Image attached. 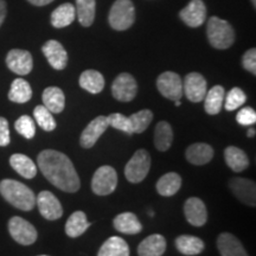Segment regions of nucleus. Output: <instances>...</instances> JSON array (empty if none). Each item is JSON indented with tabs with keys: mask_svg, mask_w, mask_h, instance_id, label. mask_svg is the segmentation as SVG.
<instances>
[{
	"mask_svg": "<svg viewBox=\"0 0 256 256\" xmlns=\"http://www.w3.org/2000/svg\"><path fill=\"white\" fill-rule=\"evenodd\" d=\"M80 86L81 88L90 92V94H98L104 88V78L101 72L96 70H86L80 76Z\"/></svg>",
	"mask_w": 256,
	"mask_h": 256,
	"instance_id": "26",
	"label": "nucleus"
},
{
	"mask_svg": "<svg viewBox=\"0 0 256 256\" xmlns=\"http://www.w3.org/2000/svg\"><path fill=\"white\" fill-rule=\"evenodd\" d=\"M230 190L238 198L242 203L249 206H256V186L255 183L250 179L246 178H232L229 182Z\"/></svg>",
	"mask_w": 256,
	"mask_h": 256,
	"instance_id": "13",
	"label": "nucleus"
},
{
	"mask_svg": "<svg viewBox=\"0 0 256 256\" xmlns=\"http://www.w3.org/2000/svg\"><path fill=\"white\" fill-rule=\"evenodd\" d=\"M174 142V130L166 121H160L154 130V145L156 150L165 152L171 147Z\"/></svg>",
	"mask_w": 256,
	"mask_h": 256,
	"instance_id": "32",
	"label": "nucleus"
},
{
	"mask_svg": "<svg viewBox=\"0 0 256 256\" xmlns=\"http://www.w3.org/2000/svg\"><path fill=\"white\" fill-rule=\"evenodd\" d=\"M32 98V89L30 83L23 78H16L8 92L10 101L16 104H25Z\"/></svg>",
	"mask_w": 256,
	"mask_h": 256,
	"instance_id": "31",
	"label": "nucleus"
},
{
	"mask_svg": "<svg viewBox=\"0 0 256 256\" xmlns=\"http://www.w3.org/2000/svg\"><path fill=\"white\" fill-rule=\"evenodd\" d=\"M186 159L194 165H206L212 159L214 150L209 144L197 142L188 147L185 152Z\"/></svg>",
	"mask_w": 256,
	"mask_h": 256,
	"instance_id": "20",
	"label": "nucleus"
},
{
	"mask_svg": "<svg viewBox=\"0 0 256 256\" xmlns=\"http://www.w3.org/2000/svg\"><path fill=\"white\" fill-rule=\"evenodd\" d=\"M176 247L182 254L194 256L200 254L204 250V242L196 236L182 235L176 238Z\"/></svg>",
	"mask_w": 256,
	"mask_h": 256,
	"instance_id": "30",
	"label": "nucleus"
},
{
	"mask_svg": "<svg viewBox=\"0 0 256 256\" xmlns=\"http://www.w3.org/2000/svg\"><path fill=\"white\" fill-rule=\"evenodd\" d=\"M14 128L20 136L26 138V139H32L36 134V124H34L32 118L28 116V115H23V116L19 118L16 121Z\"/></svg>",
	"mask_w": 256,
	"mask_h": 256,
	"instance_id": "38",
	"label": "nucleus"
},
{
	"mask_svg": "<svg viewBox=\"0 0 256 256\" xmlns=\"http://www.w3.org/2000/svg\"><path fill=\"white\" fill-rule=\"evenodd\" d=\"M6 64L11 72L17 75L24 76L31 72L34 60H32V56L28 51L14 49L6 56Z\"/></svg>",
	"mask_w": 256,
	"mask_h": 256,
	"instance_id": "14",
	"label": "nucleus"
},
{
	"mask_svg": "<svg viewBox=\"0 0 256 256\" xmlns=\"http://www.w3.org/2000/svg\"><path fill=\"white\" fill-rule=\"evenodd\" d=\"M224 98H226L224 108L229 112L235 110H238V108L242 107V104H244L246 100H247V96H246L242 89H240L238 87L232 88V90L228 92V95L224 96Z\"/></svg>",
	"mask_w": 256,
	"mask_h": 256,
	"instance_id": "37",
	"label": "nucleus"
},
{
	"mask_svg": "<svg viewBox=\"0 0 256 256\" xmlns=\"http://www.w3.org/2000/svg\"><path fill=\"white\" fill-rule=\"evenodd\" d=\"M242 63L246 70H248L249 72L252 74V75H256V50H248L247 52L243 55Z\"/></svg>",
	"mask_w": 256,
	"mask_h": 256,
	"instance_id": "41",
	"label": "nucleus"
},
{
	"mask_svg": "<svg viewBox=\"0 0 256 256\" xmlns=\"http://www.w3.org/2000/svg\"><path fill=\"white\" fill-rule=\"evenodd\" d=\"M40 256H48V255H40Z\"/></svg>",
	"mask_w": 256,
	"mask_h": 256,
	"instance_id": "48",
	"label": "nucleus"
},
{
	"mask_svg": "<svg viewBox=\"0 0 256 256\" xmlns=\"http://www.w3.org/2000/svg\"><path fill=\"white\" fill-rule=\"evenodd\" d=\"M75 10L80 24L83 26H90L94 23L96 10L95 0H76Z\"/></svg>",
	"mask_w": 256,
	"mask_h": 256,
	"instance_id": "34",
	"label": "nucleus"
},
{
	"mask_svg": "<svg viewBox=\"0 0 256 256\" xmlns=\"http://www.w3.org/2000/svg\"><path fill=\"white\" fill-rule=\"evenodd\" d=\"M236 121L241 126H252L256 122V112L252 107H244L236 115Z\"/></svg>",
	"mask_w": 256,
	"mask_h": 256,
	"instance_id": "40",
	"label": "nucleus"
},
{
	"mask_svg": "<svg viewBox=\"0 0 256 256\" xmlns=\"http://www.w3.org/2000/svg\"><path fill=\"white\" fill-rule=\"evenodd\" d=\"M98 256H130V247L124 238L112 236L102 244Z\"/></svg>",
	"mask_w": 256,
	"mask_h": 256,
	"instance_id": "28",
	"label": "nucleus"
},
{
	"mask_svg": "<svg viewBox=\"0 0 256 256\" xmlns=\"http://www.w3.org/2000/svg\"><path fill=\"white\" fill-rule=\"evenodd\" d=\"M76 18V10L75 6L66 2L58 6L55 11L51 14V24L54 28H62L66 26H69L72 24V22Z\"/></svg>",
	"mask_w": 256,
	"mask_h": 256,
	"instance_id": "24",
	"label": "nucleus"
},
{
	"mask_svg": "<svg viewBox=\"0 0 256 256\" xmlns=\"http://www.w3.org/2000/svg\"><path fill=\"white\" fill-rule=\"evenodd\" d=\"M151 168V156L146 150H138L124 168V176L130 183L142 182Z\"/></svg>",
	"mask_w": 256,
	"mask_h": 256,
	"instance_id": "5",
	"label": "nucleus"
},
{
	"mask_svg": "<svg viewBox=\"0 0 256 256\" xmlns=\"http://www.w3.org/2000/svg\"><path fill=\"white\" fill-rule=\"evenodd\" d=\"M40 215L48 220H56L62 217L63 208L52 192L42 191L36 198Z\"/></svg>",
	"mask_w": 256,
	"mask_h": 256,
	"instance_id": "10",
	"label": "nucleus"
},
{
	"mask_svg": "<svg viewBox=\"0 0 256 256\" xmlns=\"http://www.w3.org/2000/svg\"><path fill=\"white\" fill-rule=\"evenodd\" d=\"M110 26L116 31H124L136 20V8L130 0H116L110 12Z\"/></svg>",
	"mask_w": 256,
	"mask_h": 256,
	"instance_id": "4",
	"label": "nucleus"
},
{
	"mask_svg": "<svg viewBox=\"0 0 256 256\" xmlns=\"http://www.w3.org/2000/svg\"><path fill=\"white\" fill-rule=\"evenodd\" d=\"M118 185L116 171L112 166L104 165L95 171L92 179V192L98 196L113 194Z\"/></svg>",
	"mask_w": 256,
	"mask_h": 256,
	"instance_id": "6",
	"label": "nucleus"
},
{
	"mask_svg": "<svg viewBox=\"0 0 256 256\" xmlns=\"http://www.w3.org/2000/svg\"><path fill=\"white\" fill-rule=\"evenodd\" d=\"M114 228L118 232L127 234V235H136L142 230V223L133 212H122L114 218Z\"/></svg>",
	"mask_w": 256,
	"mask_h": 256,
	"instance_id": "22",
	"label": "nucleus"
},
{
	"mask_svg": "<svg viewBox=\"0 0 256 256\" xmlns=\"http://www.w3.org/2000/svg\"><path fill=\"white\" fill-rule=\"evenodd\" d=\"M42 51L54 69L63 70L68 64V54L60 42L48 40L42 48Z\"/></svg>",
	"mask_w": 256,
	"mask_h": 256,
	"instance_id": "15",
	"label": "nucleus"
},
{
	"mask_svg": "<svg viewBox=\"0 0 256 256\" xmlns=\"http://www.w3.org/2000/svg\"><path fill=\"white\" fill-rule=\"evenodd\" d=\"M138 92V84L136 78L130 74H120L114 80L112 86V94L116 100L121 102H130L136 98Z\"/></svg>",
	"mask_w": 256,
	"mask_h": 256,
	"instance_id": "9",
	"label": "nucleus"
},
{
	"mask_svg": "<svg viewBox=\"0 0 256 256\" xmlns=\"http://www.w3.org/2000/svg\"><path fill=\"white\" fill-rule=\"evenodd\" d=\"M180 18L188 26H200L206 18V5L202 0H191L180 11Z\"/></svg>",
	"mask_w": 256,
	"mask_h": 256,
	"instance_id": "16",
	"label": "nucleus"
},
{
	"mask_svg": "<svg viewBox=\"0 0 256 256\" xmlns=\"http://www.w3.org/2000/svg\"><path fill=\"white\" fill-rule=\"evenodd\" d=\"M2 196L17 209L30 211L36 206V196L26 185L14 179H4L0 182Z\"/></svg>",
	"mask_w": 256,
	"mask_h": 256,
	"instance_id": "2",
	"label": "nucleus"
},
{
	"mask_svg": "<svg viewBox=\"0 0 256 256\" xmlns=\"http://www.w3.org/2000/svg\"><path fill=\"white\" fill-rule=\"evenodd\" d=\"M52 2L54 0H28V2H31V4L34 6H44L50 4V2Z\"/></svg>",
	"mask_w": 256,
	"mask_h": 256,
	"instance_id": "44",
	"label": "nucleus"
},
{
	"mask_svg": "<svg viewBox=\"0 0 256 256\" xmlns=\"http://www.w3.org/2000/svg\"><path fill=\"white\" fill-rule=\"evenodd\" d=\"M252 5H256V0H252Z\"/></svg>",
	"mask_w": 256,
	"mask_h": 256,
	"instance_id": "47",
	"label": "nucleus"
},
{
	"mask_svg": "<svg viewBox=\"0 0 256 256\" xmlns=\"http://www.w3.org/2000/svg\"><path fill=\"white\" fill-rule=\"evenodd\" d=\"M43 106L46 107L52 114L62 113L66 106V98L62 89L58 87H48L43 92Z\"/></svg>",
	"mask_w": 256,
	"mask_h": 256,
	"instance_id": "21",
	"label": "nucleus"
},
{
	"mask_svg": "<svg viewBox=\"0 0 256 256\" xmlns=\"http://www.w3.org/2000/svg\"><path fill=\"white\" fill-rule=\"evenodd\" d=\"M184 214L188 222L194 226H203L206 223L208 214L204 202L197 197H191L185 202Z\"/></svg>",
	"mask_w": 256,
	"mask_h": 256,
	"instance_id": "17",
	"label": "nucleus"
},
{
	"mask_svg": "<svg viewBox=\"0 0 256 256\" xmlns=\"http://www.w3.org/2000/svg\"><path fill=\"white\" fill-rule=\"evenodd\" d=\"M217 248L222 256H248L242 243L229 232H223L218 236Z\"/></svg>",
	"mask_w": 256,
	"mask_h": 256,
	"instance_id": "18",
	"label": "nucleus"
},
{
	"mask_svg": "<svg viewBox=\"0 0 256 256\" xmlns=\"http://www.w3.org/2000/svg\"><path fill=\"white\" fill-rule=\"evenodd\" d=\"M89 226H90V223L88 222L86 214L83 211H75L66 220V232L69 238H75L83 235Z\"/></svg>",
	"mask_w": 256,
	"mask_h": 256,
	"instance_id": "25",
	"label": "nucleus"
},
{
	"mask_svg": "<svg viewBox=\"0 0 256 256\" xmlns=\"http://www.w3.org/2000/svg\"><path fill=\"white\" fill-rule=\"evenodd\" d=\"M182 186V177L176 172H168L156 182V191L164 197H171L177 194Z\"/></svg>",
	"mask_w": 256,
	"mask_h": 256,
	"instance_id": "27",
	"label": "nucleus"
},
{
	"mask_svg": "<svg viewBox=\"0 0 256 256\" xmlns=\"http://www.w3.org/2000/svg\"><path fill=\"white\" fill-rule=\"evenodd\" d=\"M130 121L132 124L133 133H142L153 120V113L148 110H142L130 115Z\"/></svg>",
	"mask_w": 256,
	"mask_h": 256,
	"instance_id": "36",
	"label": "nucleus"
},
{
	"mask_svg": "<svg viewBox=\"0 0 256 256\" xmlns=\"http://www.w3.org/2000/svg\"><path fill=\"white\" fill-rule=\"evenodd\" d=\"M6 17V2L5 0H0V26L4 23Z\"/></svg>",
	"mask_w": 256,
	"mask_h": 256,
	"instance_id": "43",
	"label": "nucleus"
},
{
	"mask_svg": "<svg viewBox=\"0 0 256 256\" xmlns=\"http://www.w3.org/2000/svg\"><path fill=\"white\" fill-rule=\"evenodd\" d=\"M108 127H110V124H108L107 116H104V115L96 116L81 133V138H80L81 146L83 148H92Z\"/></svg>",
	"mask_w": 256,
	"mask_h": 256,
	"instance_id": "11",
	"label": "nucleus"
},
{
	"mask_svg": "<svg viewBox=\"0 0 256 256\" xmlns=\"http://www.w3.org/2000/svg\"><path fill=\"white\" fill-rule=\"evenodd\" d=\"M10 164L12 168L20 174L22 177L26 179H32L37 174V166L28 156L22 154V153H16L10 158Z\"/></svg>",
	"mask_w": 256,
	"mask_h": 256,
	"instance_id": "23",
	"label": "nucleus"
},
{
	"mask_svg": "<svg viewBox=\"0 0 256 256\" xmlns=\"http://www.w3.org/2000/svg\"><path fill=\"white\" fill-rule=\"evenodd\" d=\"M156 87L160 94L168 100L178 101L183 96V80L176 72H162L156 80Z\"/></svg>",
	"mask_w": 256,
	"mask_h": 256,
	"instance_id": "8",
	"label": "nucleus"
},
{
	"mask_svg": "<svg viewBox=\"0 0 256 256\" xmlns=\"http://www.w3.org/2000/svg\"><path fill=\"white\" fill-rule=\"evenodd\" d=\"M11 138H10L8 121L5 118L0 116V146H8Z\"/></svg>",
	"mask_w": 256,
	"mask_h": 256,
	"instance_id": "42",
	"label": "nucleus"
},
{
	"mask_svg": "<svg viewBox=\"0 0 256 256\" xmlns=\"http://www.w3.org/2000/svg\"><path fill=\"white\" fill-rule=\"evenodd\" d=\"M38 168L54 186L64 192L78 191L80 178L72 160L64 153L55 150H46L37 158Z\"/></svg>",
	"mask_w": 256,
	"mask_h": 256,
	"instance_id": "1",
	"label": "nucleus"
},
{
	"mask_svg": "<svg viewBox=\"0 0 256 256\" xmlns=\"http://www.w3.org/2000/svg\"><path fill=\"white\" fill-rule=\"evenodd\" d=\"M8 232L10 235L16 242L23 246H30L36 242L37 230L22 217L14 216L8 220Z\"/></svg>",
	"mask_w": 256,
	"mask_h": 256,
	"instance_id": "7",
	"label": "nucleus"
},
{
	"mask_svg": "<svg viewBox=\"0 0 256 256\" xmlns=\"http://www.w3.org/2000/svg\"><path fill=\"white\" fill-rule=\"evenodd\" d=\"M183 94L191 102H200L206 94V81L200 74L190 72L183 81Z\"/></svg>",
	"mask_w": 256,
	"mask_h": 256,
	"instance_id": "12",
	"label": "nucleus"
},
{
	"mask_svg": "<svg viewBox=\"0 0 256 256\" xmlns=\"http://www.w3.org/2000/svg\"><path fill=\"white\" fill-rule=\"evenodd\" d=\"M166 250V240L162 235L154 234L142 240L138 247L139 256H162Z\"/></svg>",
	"mask_w": 256,
	"mask_h": 256,
	"instance_id": "19",
	"label": "nucleus"
},
{
	"mask_svg": "<svg viewBox=\"0 0 256 256\" xmlns=\"http://www.w3.org/2000/svg\"><path fill=\"white\" fill-rule=\"evenodd\" d=\"M206 34L211 46L220 50L228 49L235 40V34L232 25L218 17H211L209 19Z\"/></svg>",
	"mask_w": 256,
	"mask_h": 256,
	"instance_id": "3",
	"label": "nucleus"
},
{
	"mask_svg": "<svg viewBox=\"0 0 256 256\" xmlns=\"http://www.w3.org/2000/svg\"><path fill=\"white\" fill-rule=\"evenodd\" d=\"M176 102V106H177V107H179V106L182 104V102H180V100H178V101H174Z\"/></svg>",
	"mask_w": 256,
	"mask_h": 256,
	"instance_id": "46",
	"label": "nucleus"
},
{
	"mask_svg": "<svg viewBox=\"0 0 256 256\" xmlns=\"http://www.w3.org/2000/svg\"><path fill=\"white\" fill-rule=\"evenodd\" d=\"M248 136L249 138H252V136H255V128L254 127H250L248 130Z\"/></svg>",
	"mask_w": 256,
	"mask_h": 256,
	"instance_id": "45",
	"label": "nucleus"
},
{
	"mask_svg": "<svg viewBox=\"0 0 256 256\" xmlns=\"http://www.w3.org/2000/svg\"><path fill=\"white\" fill-rule=\"evenodd\" d=\"M34 116L36 119L38 126L42 130L51 132L56 128V121L54 119L52 113L44 106H37L34 110Z\"/></svg>",
	"mask_w": 256,
	"mask_h": 256,
	"instance_id": "35",
	"label": "nucleus"
},
{
	"mask_svg": "<svg viewBox=\"0 0 256 256\" xmlns=\"http://www.w3.org/2000/svg\"><path fill=\"white\" fill-rule=\"evenodd\" d=\"M107 121H108V124L115 128V130H122V132L128 134V136H132V134H134L130 118L124 116V114H120V113L110 114V116H107Z\"/></svg>",
	"mask_w": 256,
	"mask_h": 256,
	"instance_id": "39",
	"label": "nucleus"
},
{
	"mask_svg": "<svg viewBox=\"0 0 256 256\" xmlns=\"http://www.w3.org/2000/svg\"><path fill=\"white\" fill-rule=\"evenodd\" d=\"M224 158H226V162L229 168L235 172L244 171L249 166V159L247 154L238 147H226V151H224Z\"/></svg>",
	"mask_w": 256,
	"mask_h": 256,
	"instance_id": "29",
	"label": "nucleus"
},
{
	"mask_svg": "<svg viewBox=\"0 0 256 256\" xmlns=\"http://www.w3.org/2000/svg\"><path fill=\"white\" fill-rule=\"evenodd\" d=\"M224 96H226V92H224V88L222 86H215L209 92H206V98H206L204 108H206L208 114L216 115L220 113V110H222Z\"/></svg>",
	"mask_w": 256,
	"mask_h": 256,
	"instance_id": "33",
	"label": "nucleus"
}]
</instances>
